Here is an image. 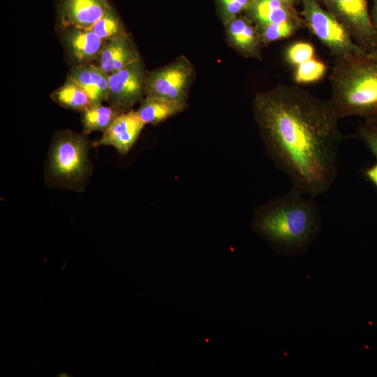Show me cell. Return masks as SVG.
<instances>
[{"label":"cell","instance_id":"cell-1","mask_svg":"<svg viewBox=\"0 0 377 377\" xmlns=\"http://www.w3.org/2000/svg\"><path fill=\"white\" fill-rule=\"evenodd\" d=\"M253 112L267 154L292 188L313 198L327 191L337 177L342 140L330 100L279 84L256 95Z\"/></svg>","mask_w":377,"mask_h":377},{"label":"cell","instance_id":"cell-2","mask_svg":"<svg viewBox=\"0 0 377 377\" xmlns=\"http://www.w3.org/2000/svg\"><path fill=\"white\" fill-rule=\"evenodd\" d=\"M321 226L313 197L292 188L257 212L253 226L281 254L298 256L317 237Z\"/></svg>","mask_w":377,"mask_h":377},{"label":"cell","instance_id":"cell-3","mask_svg":"<svg viewBox=\"0 0 377 377\" xmlns=\"http://www.w3.org/2000/svg\"><path fill=\"white\" fill-rule=\"evenodd\" d=\"M330 82V100L341 119L349 116L377 119V56L334 58Z\"/></svg>","mask_w":377,"mask_h":377},{"label":"cell","instance_id":"cell-4","mask_svg":"<svg viewBox=\"0 0 377 377\" xmlns=\"http://www.w3.org/2000/svg\"><path fill=\"white\" fill-rule=\"evenodd\" d=\"M89 143L82 135L69 131L54 139L47 161V174L54 183L80 188L90 172Z\"/></svg>","mask_w":377,"mask_h":377},{"label":"cell","instance_id":"cell-5","mask_svg":"<svg viewBox=\"0 0 377 377\" xmlns=\"http://www.w3.org/2000/svg\"><path fill=\"white\" fill-rule=\"evenodd\" d=\"M304 25L334 58L368 54L354 42L343 25L318 0H300Z\"/></svg>","mask_w":377,"mask_h":377},{"label":"cell","instance_id":"cell-6","mask_svg":"<svg viewBox=\"0 0 377 377\" xmlns=\"http://www.w3.org/2000/svg\"><path fill=\"white\" fill-rule=\"evenodd\" d=\"M346 29L364 52L377 56V33L372 24L370 0H318Z\"/></svg>","mask_w":377,"mask_h":377},{"label":"cell","instance_id":"cell-7","mask_svg":"<svg viewBox=\"0 0 377 377\" xmlns=\"http://www.w3.org/2000/svg\"><path fill=\"white\" fill-rule=\"evenodd\" d=\"M193 68L183 57L147 76V95L186 102Z\"/></svg>","mask_w":377,"mask_h":377},{"label":"cell","instance_id":"cell-8","mask_svg":"<svg viewBox=\"0 0 377 377\" xmlns=\"http://www.w3.org/2000/svg\"><path fill=\"white\" fill-rule=\"evenodd\" d=\"M147 76L140 59L110 74L107 101L124 111L129 110L147 94Z\"/></svg>","mask_w":377,"mask_h":377},{"label":"cell","instance_id":"cell-9","mask_svg":"<svg viewBox=\"0 0 377 377\" xmlns=\"http://www.w3.org/2000/svg\"><path fill=\"white\" fill-rule=\"evenodd\" d=\"M145 125L137 111L129 110L123 112L114 119L94 145L112 146L119 154H125L134 145Z\"/></svg>","mask_w":377,"mask_h":377},{"label":"cell","instance_id":"cell-10","mask_svg":"<svg viewBox=\"0 0 377 377\" xmlns=\"http://www.w3.org/2000/svg\"><path fill=\"white\" fill-rule=\"evenodd\" d=\"M110 6L109 0H59L58 13L65 27L88 29L103 16Z\"/></svg>","mask_w":377,"mask_h":377},{"label":"cell","instance_id":"cell-11","mask_svg":"<svg viewBox=\"0 0 377 377\" xmlns=\"http://www.w3.org/2000/svg\"><path fill=\"white\" fill-rule=\"evenodd\" d=\"M231 46L245 57L262 59L263 43L257 27L246 16H238L227 24Z\"/></svg>","mask_w":377,"mask_h":377},{"label":"cell","instance_id":"cell-12","mask_svg":"<svg viewBox=\"0 0 377 377\" xmlns=\"http://www.w3.org/2000/svg\"><path fill=\"white\" fill-rule=\"evenodd\" d=\"M98 58V66L109 75L140 59L131 36L125 31L106 40Z\"/></svg>","mask_w":377,"mask_h":377},{"label":"cell","instance_id":"cell-13","mask_svg":"<svg viewBox=\"0 0 377 377\" xmlns=\"http://www.w3.org/2000/svg\"><path fill=\"white\" fill-rule=\"evenodd\" d=\"M245 13L256 27L302 20L295 5L279 0H254Z\"/></svg>","mask_w":377,"mask_h":377},{"label":"cell","instance_id":"cell-14","mask_svg":"<svg viewBox=\"0 0 377 377\" xmlns=\"http://www.w3.org/2000/svg\"><path fill=\"white\" fill-rule=\"evenodd\" d=\"M68 77L80 84L88 94L91 103H102L109 96V74L98 65L80 64L73 68Z\"/></svg>","mask_w":377,"mask_h":377},{"label":"cell","instance_id":"cell-15","mask_svg":"<svg viewBox=\"0 0 377 377\" xmlns=\"http://www.w3.org/2000/svg\"><path fill=\"white\" fill-rule=\"evenodd\" d=\"M66 43L73 57L81 64L98 58L105 42L90 29L68 27Z\"/></svg>","mask_w":377,"mask_h":377},{"label":"cell","instance_id":"cell-16","mask_svg":"<svg viewBox=\"0 0 377 377\" xmlns=\"http://www.w3.org/2000/svg\"><path fill=\"white\" fill-rule=\"evenodd\" d=\"M186 106L184 101L147 95L136 111L145 124L156 125L181 112Z\"/></svg>","mask_w":377,"mask_h":377},{"label":"cell","instance_id":"cell-17","mask_svg":"<svg viewBox=\"0 0 377 377\" xmlns=\"http://www.w3.org/2000/svg\"><path fill=\"white\" fill-rule=\"evenodd\" d=\"M123 112L116 107L105 106L102 103L91 104L82 111V124L83 131L88 134L94 131L103 133Z\"/></svg>","mask_w":377,"mask_h":377},{"label":"cell","instance_id":"cell-18","mask_svg":"<svg viewBox=\"0 0 377 377\" xmlns=\"http://www.w3.org/2000/svg\"><path fill=\"white\" fill-rule=\"evenodd\" d=\"M52 99L66 108L81 112L92 104L85 90L68 77L64 84L52 93Z\"/></svg>","mask_w":377,"mask_h":377},{"label":"cell","instance_id":"cell-19","mask_svg":"<svg viewBox=\"0 0 377 377\" xmlns=\"http://www.w3.org/2000/svg\"><path fill=\"white\" fill-rule=\"evenodd\" d=\"M304 26L302 21H286L256 27L263 45L293 36Z\"/></svg>","mask_w":377,"mask_h":377},{"label":"cell","instance_id":"cell-20","mask_svg":"<svg viewBox=\"0 0 377 377\" xmlns=\"http://www.w3.org/2000/svg\"><path fill=\"white\" fill-rule=\"evenodd\" d=\"M327 66L314 57L295 67L293 78L298 84H311L321 80L327 73Z\"/></svg>","mask_w":377,"mask_h":377},{"label":"cell","instance_id":"cell-21","mask_svg":"<svg viewBox=\"0 0 377 377\" xmlns=\"http://www.w3.org/2000/svg\"><path fill=\"white\" fill-rule=\"evenodd\" d=\"M104 41L114 38L124 32L120 19L112 6L103 16L89 29Z\"/></svg>","mask_w":377,"mask_h":377},{"label":"cell","instance_id":"cell-22","mask_svg":"<svg viewBox=\"0 0 377 377\" xmlns=\"http://www.w3.org/2000/svg\"><path fill=\"white\" fill-rule=\"evenodd\" d=\"M315 57L314 46L306 41H296L286 50L285 59L294 68Z\"/></svg>","mask_w":377,"mask_h":377},{"label":"cell","instance_id":"cell-23","mask_svg":"<svg viewBox=\"0 0 377 377\" xmlns=\"http://www.w3.org/2000/svg\"><path fill=\"white\" fill-rule=\"evenodd\" d=\"M254 0H219L225 24L245 12Z\"/></svg>","mask_w":377,"mask_h":377},{"label":"cell","instance_id":"cell-24","mask_svg":"<svg viewBox=\"0 0 377 377\" xmlns=\"http://www.w3.org/2000/svg\"><path fill=\"white\" fill-rule=\"evenodd\" d=\"M359 135L377 158V126L372 124H364L360 128Z\"/></svg>","mask_w":377,"mask_h":377},{"label":"cell","instance_id":"cell-25","mask_svg":"<svg viewBox=\"0 0 377 377\" xmlns=\"http://www.w3.org/2000/svg\"><path fill=\"white\" fill-rule=\"evenodd\" d=\"M372 2V7L370 10V15L372 24L377 33V0H371Z\"/></svg>","mask_w":377,"mask_h":377},{"label":"cell","instance_id":"cell-26","mask_svg":"<svg viewBox=\"0 0 377 377\" xmlns=\"http://www.w3.org/2000/svg\"><path fill=\"white\" fill-rule=\"evenodd\" d=\"M366 174L369 179L377 186V163L369 168Z\"/></svg>","mask_w":377,"mask_h":377},{"label":"cell","instance_id":"cell-27","mask_svg":"<svg viewBox=\"0 0 377 377\" xmlns=\"http://www.w3.org/2000/svg\"><path fill=\"white\" fill-rule=\"evenodd\" d=\"M279 1L284 2V3L293 4L295 6L297 2H300V0H279Z\"/></svg>","mask_w":377,"mask_h":377}]
</instances>
